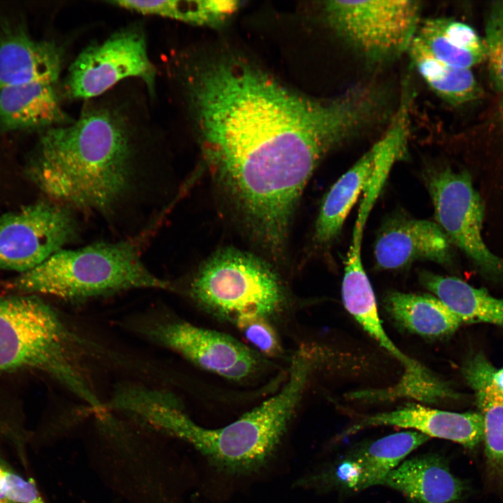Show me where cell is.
<instances>
[{"mask_svg":"<svg viewBox=\"0 0 503 503\" xmlns=\"http://www.w3.org/2000/svg\"><path fill=\"white\" fill-rule=\"evenodd\" d=\"M419 280L462 323H486L503 328V300L486 289L473 287L455 277L428 271L420 272Z\"/></svg>","mask_w":503,"mask_h":503,"instance_id":"ffe728a7","label":"cell"},{"mask_svg":"<svg viewBox=\"0 0 503 503\" xmlns=\"http://www.w3.org/2000/svg\"><path fill=\"white\" fill-rule=\"evenodd\" d=\"M429 439L420 432L409 430L362 443L300 481L301 486L354 493L381 485L386 476L410 453Z\"/></svg>","mask_w":503,"mask_h":503,"instance_id":"7c38bea8","label":"cell"},{"mask_svg":"<svg viewBox=\"0 0 503 503\" xmlns=\"http://www.w3.org/2000/svg\"><path fill=\"white\" fill-rule=\"evenodd\" d=\"M408 51L426 84L446 101L460 105L480 96L479 86L470 69L454 67L437 59L416 36Z\"/></svg>","mask_w":503,"mask_h":503,"instance_id":"603a6c76","label":"cell"},{"mask_svg":"<svg viewBox=\"0 0 503 503\" xmlns=\"http://www.w3.org/2000/svg\"><path fill=\"white\" fill-rule=\"evenodd\" d=\"M462 372L474 392L486 391L503 401V368L495 367L483 353L470 355L462 365Z\"/></svg>","mask_w":503,"mask_h":503,"instance_id":"83f0119b","label":"cell"},{"mask_svg":"<svg viewBox=\"0 0 503 503\" xmlns=\"http://www.w3.org/2000/svg\"><path fill=\"white\" fill-rule=\"evenodd\" d=\"M124 116L108 108L84 111L47 129L27 173L40 190L71 209L107 214L131 184L134 149Z\"/></svg>","mask_w":503,"mask_h":503,"instance_id":"7a4b0ae2","label":"cell"},{"mask_svg":"<svg viewBox=\"0 0 503 503\" xmlns=\"http://www.w3.org/2000/svg\"><path fill=\"white\" fill-rule=\"evenodd\" d=\"M152 336L199 367L230 380H242L254 373L257 355L224 333L186 322H173L153 329Z\"/></svg>","mask_w":503,"mask_h":503,"instance_id":"4fadbf2b","label":"cell"},{"mask_svg":"<svg viewBox=\"0 0 503 503\" xmlns=\"http://www.w3.org/2000/svg\"><path fill=\"white\" fill-rule=\"evenodd\" d=\"M381 486L400 493L409 503H463L469 493L467 483L455 476L437 453L403 460Z\"/></svg>","mask_w":503,"mask_h":503,"instance_id":"e0dca14e","label":"cell"},{"mask_svg":"<svg viewBox=\"0 0 503 503\" xmlns=\"http://www.w3.org/2000/svg\"><path fill=\"white\" fill-rule=\"evenodd\" d=\"M61 66V50L51 41H35L22 31H11L0 41V89L57 82Z\"/></svg>","mask_w":503,"mask_h":503,"instance_id":"ac0fdd59","label":"cell"},{"mask_svg":"<svg viewBox=\"0 0 503 503\" xmlns=\"http://www.w3.org/2000/svg\"><path fill=\"white\" fill-rule=\"evenodd\" d=\"M476 402L483 421V442L488 477L503 487V401L490 393L475 391Z\"/></svg>","mask_w":503,"mask_h":503,"instance_id":"484cf974","label":"cell"},{"mask_svg":"<svg viewBox=\"0 0 503 503\" xmlns=\"http://www.w3.org/2000/svg\"><path fill=\"white\" fill-rule=\"evenodd\" d=\"M314 361L301 349L293 357L286 382L275 395L222 428H205L189 418L167 394L150 391L133 414L192 445L214 466L233 474L261 467L277 449L306 387Z\"/></svg>","mask_w":503,"mask_h":503,"instance_id":"3957f363","label":"cell"},{"mask_svg":"<svg viewBox=\"0 0 503 503\" xmlns=\"http://www.w3.org/2000/svg\"><path fill=\"white\" fill-rule=\"evenodd\" d=\"M391 318L407 330L438 338L453 334L462 323L442 301L429 294L392 291L384 300Z\"/></svg>","mask_w":503,"mask_h":503,"instance_id":"7402d4cb","label":"cell"},{"mask_svg":"<svg viewBox=\"0 0 503 503\" xmlns=\"http://www.w3.org/2000/svg\"><path fill=\"white\" fill-rule=\"evenodd\" d=\"M407 118L396 115L384 136L332 186L326 195L315 224L314 238L326 244L336 238L350 210L363 190L370 184L389 150L409 133Z\"/></svg>","mask_w":503,"mask_h":503,"instance_id":"5bb4252c","label":"cell"},{"mask_svg":"<svg viewBox=\"0 0 503 503\" xmlns=\"http://www.w3.org/2000/svg\"><path fill=\"white\" fill-rule=\"evenodd\" d=\"M138 78L153 90L156 70L139 28H126L85 48L71 65L64 82L71 99L102 94L123 79Z\"/></svg>","mask_w":503,"mask_h":503,"instance_id":"8fae6325","label":"cell"},{"mask_svg":"<svg viewBox=\"0 0 503 503\" xmlns=\"http://www.w3.org/2000/svg\"><path fill=\"white\" fill-rule=\"evenodd\" d=\"M394 426L420 432L430 439H444L473 449L483 440V421L479 412L458 413L409 404L390 411L363 416L340 437L366 428Z\"/></svg>","mask_w":503,"mask_h":503,"instance_id":"2e32d148","label":"cell"},{"mask_svg":"<svg viewBox=\"0 0 503 503\" xmlns=\"http://www.w3.org/2000/svg\"><path fill=\"white\" fill-rule=\"evenodd\" d=\"M2 466L0 465V503H14L6 495L1 483Z\"/></svg>","mask_w":503,"mask_h":503,"instance_id":"4dcf8cb0","label":"cell"},{"mask_svg":"<svg viewBox=\"0 0 503 503\" xmlns=\"http://www.w3.org/2000/svg\"><path fill=\"white\" fill-rule=\"evenodd\" d=\"M1 483L6 495L14 503H45L33 479H25L3 466Z\"/></svg>","mask_w":503,"mask_h":503,"instance_id":"f546056e","label":"cell"},{"mask_svg":"<svg viewBox=\"0 0 503 503\" xmlns=\"http://www.w3.org/2000/svg\"><path fill=\"white\" fill-rule=\"evenodd\" d=\"M376 266L396 270L416 260L454 265L452 244L436 223L405 217L390 219L381 228L374 245Z\"/></svg>","mask_w":503,"mask_h":503,"instance_id":"9a60e30c","label":"cell"},{"mask_svg":"<svg viewBox=\"0 0 503 503\" xmlns=\"http://www.w3.org/2000/svg\"><path fill=\"white\" fill-rule=\"evenodd\" d=\"M471 175L486 213L503 225V133L475 151Z\"/></svg>","mask_w":503,"mask_h":503,"instance_id":"d4e9b609","label":"cell"},{"mask_svg":"<svg viewBox=\"0 0 503 503\" xmlns=\"http://www.w3.org/2000/svg\"><path fill=\"white\" fill-rule=\"evenodd\" d=\"M483 41L490 77L503 93V1H495L490 7Z\"/></svg>","mask_w":503,"mask_h":503,"instance_id":"4316f807","label":"cell"},{"mask_svg":"<svg viewBox=\"0 0 503 503\" xmlns=\"http://www.w3.org/2000/svg\"><path fill=\"white\" fill-rule=\"evenodd\" d=\"M57 82H39L0 89V125L6 130L49 129L68 123Z\"/></svg>","mask_w":503,"mask_h":503,"instance_id":"d6986e66","label":"cell"},{"mask_svg":"<svg viewBox=\"0 0 503 503\" xmlns=\"http://www.w3.org/2000/svg\"><path fill=\"white\" fill-rule=\"evenodd\" d=\"M416 36L440 61L468 68L486 59L483 40L468 24L447 18H432L419 24Z\"/></svg>","mask_w":503,"mask_h":503,"instance_id":"44dd1931","label":"cell"},{"mask_svg":"<svg viewBox=\"0 0 503 503\" xmlns=\"http://www.w3.org/2000/svg\"><path fill=\"white\" fill-rule=\"evenodd\" d=\"M68 344L64 325L44 301L0 298V372L41 370L99 411L103 405L73 363Z\"/></svg>","mask_w":503,"mask_h":503,"instance_id":"5b68a950","label":"cell"},{"mask_svg":"<svg viewBox=\"0 0 503 503\" xmlns=\"http://www.w3.org/2000/svg\"><path fill=\"white\" fill-rule=\"evenodd\" d=\"M190 290L203 307L234 321L245 315L267 317L284 296L280 280L267 262L234 248L219 250L203 263Z\"/></svg>","mask_w":503,"mask_h":503,"instance_id":"8992f818","label":"cell"},{"mask_svg":"<svg viewBox=\"0 0 503 503\" xmlns=\"http://www.w3.org/2000/svg\"><path fill=\"white\" fill-rule=\"evenodd\" d=\"M4 290L84 300L133 289H166L141 261L132 240L62 249L36 268L4 282Z\"/></svg>","mask_w":503,"mask_h":503,"instance_id":"277c9868","label":"cell"},{"mask_svg":"<svg viewBox=\"0 0 503 503\" xmlns=\"http://www.w3.org/2000/svg\"><path fill=\"white\" fill-rule=\"evenodd\" d=\"M360 248V245L352 244L347 253L342 284V302L363 330L404 367L401 379L395 385L387 387L385 394L390 400L409 398L434 402L444 394L446 383L401 351L386 334L374 291L363 268Z\"/></svg>","mask_w":503,"mask_h":503,"instance_id":"9c48e42d","label":"cell"},{"mask_svg":"<svg viewBox=\"0 0 503 503\" xmlns=\"http://www.w3.org/2000/svg\"><path fill=\"white\" fill-rule=\"evenodd\" d=\"M427 186L436 223L452 245L465 254L483 279L503 284V258L484 240V206L469 173L448 166L437 168L428 173Z\"/></svg>","mask_w":503,"mask_h":503,"instance_id":"52a82bcc","label":"cell"},{"mask_svg":"<svg viewBox=\"0 0 503 503\" xmlns=\"http://www.w3.org/2000/svg\"><path fill=\"white\" fill-rule=\"evenodd\" d=\"M186 82L214 180L252 238L268 249L286 245L296 207L321 161L379 108L373 89L315 99L235 59L195 66Z\"/></svg>","mask_w":503,"mask_h":503,"instance_id":"6da1fadb","label":"cell"},{"mask_svg":"<svg viewBox=\"0 0 503 503\" xmlns=\"http://www.w3.org/2000/svg\"><path fill=\"white\" fill-rule=\"evenodd\" d=\"M72 209L39 201L0 216V270L29 271L73 240Z\"/></svg>","mask_w":503,"mask_h":503,"instance_id":"30bf717a","label":"cell"},{"mask_svg":"<svg viewBox=\"0 0 503 503\" xmlns=\"http://www.w3.org/2000/svg\"><path fill=\"white\" fill-rule=\"evenodd\" d=\"M112 4L143 15H156L196 25L218 26L240 6L238 1H115Z\"/></svg>","mask_w":503,"mask_h":503,"instance_id":"cb8c5ba5","label":"cell"},{"mask_svg":"<svg viewBox=\"0 0 503 503\" xmlns=\"http://www.w3.org/2000/svg\"><path fill=\"white\" fill-rule=\"evenodd\" d=\"M266 318L260 315H245L235 322L246 340L259 351L274 356L280 351L279 341Z\"/></svg>","mask_w":503,"mask_h":503,"instance_id":"f1b7e54d","label":"cell"},{"mask_svg":"<svg viewBox=\"0 0 503 503\" xmlns=\"http://www.w3.org/2000/svg\"><path fill=\"white\" fill-rule=\"evenodd\" d=\"M416 1H328V22L370 60L382 61L408 50L419 27Z\"/></svg>","mask_w":503,"mask_h":503,"instance_id":"ba28073f","label":"cell"}]
</instances>
